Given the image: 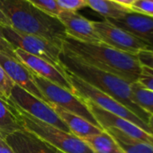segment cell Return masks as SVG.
Listing matches in <instances>:
<instances>
[{
  "label": "cell",
  "instance_id": "27",
  "mask_svg": "<svg viewBox=\"0 0 153 153\" xmlns=\"http://www.w3.org/2000/svg\"><path fill=\"white\" fill-rule=\"evenodd\" d=\"M137 57L142 66L153 69V50L140 51L138 53Z\"/></svg>",
  "mask_w": 153,
  "mask_h": 153
},
{
  "label": "cell",
  "instance_id": "29",
  "mask_svg": "<svg viewBox=\"0 0 153 153\" xmlns=\"http://www.w3.org/2000/svg\"><path fill=\"white\" fill-rule=\"evenodd\" d=\"M0 153H16L1 135H0Z\"/></svg>",
  "mask_w": 153,
  "mask_h": 153
},
{
  "label": "cell",
  "instance_id": "7",
  "mask_svg": "<svg viewBox=\"0 0 153 153\" xmlns=\"http://www.w3.org/2000/svg\"><path fill=\"white\" fill-rule=\"evenodd\" d=\"M33 78L34 83L36 84L49 105H55L69 113L83 117L92 124L101 128V126L98 124L92 113L90 112L84 99L61 87H59L44 79L40 78L34 74H33Z\"/></svg>",
  "mask_w": 153,
  "mask_h": 153
},
{
  "label": "cell",
  "instance_id": "26",
  "mask_svg": "<svg viewBox=\"0 0 153 153\" xmlns=\"http://www.w3.org/2000/svg\"><path fill=\"white\" fill-rule=\"evenodd\" d=\"M141 86L153 92V69L142 66L141 73L138 81Z\"/></svg>",
  "mask_w": 153,
  "mask_h": 153
},
{
  "label": "cell",
  "instance_id": "28",
  "mask_svg": "<svg viewBox=\"0 0 153 153\" xmlns=\"http://www.w3.org/2000/svg\"><path fill=\"white\" fill-rule=\"evenodd\" d=\"M15 50L16 49L5 39L1 31H0V52L16 59V54H15Z\"/></svg>",
  "mask_w": 153,
  "mask_h": 153
},
{
  "label": "cell",
  "instance_id": "13",
  "mask_svg": "<svg viewBox=\"0 0 153 153\" xmlns=\"http://www.w3.org/2000/svg\"><path fill=\"white\" fill-rule=\"evenodd\" d=\"M126 31L153 49V17L136 12H129L114 19H105Z\"/></svg>",
  "mask_w": 153,
  "mask_h": 153
},
{
  "label": "cell",
  "instance_id": "33",
  "mask_svg": "<svg viewBox=\"0 0 153 153\" xmlns=\"http://www.w3.org/2000/svg\"><path fill=\"white\" fill-rule=\"evenodd\" d=\"M59 153H62V152H60V151H59Z\"/></svg>",
  "mask_w": 153,
  "mask_h": 153
},
{
  "label": "cell",
  "instance_id": "12",
  "mask_svg": "<svg viewBox=\"0 0 153 153\" xmlns=\"http://www.w3.org/2000/svg\"><path fill=\"white\" fill-rule=\"evenodd\" d=\"M57 18L63 25L68 37L81 42H102L94 28L93 21L78 12L62 11Z\"/></svg>",
  "mask_w": 153,
  "mask_h": 153
},
{
  "label": "cell",
  "instance_id": "15",
  "mask_svg": "<svg viewBox=\"0 0 153 153\" xmlns=\"http://www.w3.org/2000/svg\"><path fill=\"white\" fill-rule=\"evenodd\" d=\"M16 153H59V151L44 142L33 133L23 129L4 136Z\"/></svg>",
  "mask_w": 153,
  "mask_h": 153
},
{
  "label": "cell",
  "instance_id": "25",
  "mask_svg": "<svg viewBox=\"0 0 153 153\" xmlns=\"http://www.w3.org/2000/svg\"><path fill=\"white\" fill-rule=\"evenodd\" d=\"M130 8L133 12L153 17V2L151 0H136Z\"/></svg>",
  "mask_w": 153,
  "mask_h": 153
},
{
  "label": "cell",
  "instance_id": "16",
  "mask_svg": "<svg viewBox=\"0 0 153 153\" xmlns=\"http://www.w3.org/2000/svg\"><path fill=\"white\" fill-rule=\"evenodd\" d=\"M50 105L53 108V110L56 112L59 117L66 123L70 132L76 137H79L80 139H84L92 135L98 134L102 131H104L102 128L92 124L91 123H89L83 117H80L72 113H69L55 105L51 104Z\"/></svg>",
  "mask_w": 153,
  "mask_h": 153
},
{
  "label": "cell",
  "instance_id": "1",
  "mask_svg": "<svg viewBox=\"0 0 153 153\" xmlns=\"http://www.w3.org/2000/svg\"><path fill=\"white\" fill-rule=\"evenodd\" d=\"M62 50L98 69L115 75L129 83L137 82L142 65L137 55L121 51L103 42L88 43L66 37Z\"/></svg>",
  "mask_w": 153,
  "mask_h": 153
},
{
  "label": "cell",
  "instance_id": "24",
  "mask_svg": "<svg viewBox=\"0 0 153 153\" xmlns=\"http://www.w3.org/2000/svg\"><path fill=\"white\" fill-rule=\"evenodd\" d=\"M56 3L62 11L69 12H76L88 7L85 0H56Z\"/></svg>",
  "mask_w": 153,
  "mask_h": 153
},
{
  "label": "cell",
  "instance_id": "18",
  "mask_svg": "<svg viewBox=\"0 0 153 153\" xmlns=\"http://www.w3.org/2000/svg\"><path fill=\"white\" fill-rule=\"evenodd\" d=\"M105 130L117 142L124 153H153V145L133 139L114 128Z\"/></svg>",
  "mask_w": 153,
  "mask_h": 153
},
{
  "label": "cell",
  "instance_id": "8",
  "mask_svg": "<svg viewBox=\"0 0 153 153\" xmlns=\"http://www.w3.org/2000/svg\"><path fill=\"white\" fill-rule=\"evenodd\" d=\"M9 100L16 106L22 109L26 114L33 116L34 118L62 131L70 132L68 127L59 117L51 106L25 89L15 85Z\"/></svg>",
  "mask_w": 153,
  "mask_h": 153
},
{
  "label": "cell",
  "instance_id": "19",
  "mask_svg": "<svg viewBox=\"0 0 153 153\" xmlns=\"http://www.w3.org/2000/svg\"><path fill=\"white\" fill-rule=\"evenodd\" d=\"M95 153H124L115 140L105 131L82 139Z\"/></svg>",
  "mask_w": 153,
  "mask_h": 153
},
{
  "label": "cell",
  "instance_id": "9",
  "mask_svg": "<svg viewBox=\"0 0 153 153\" xmlns=\"http://www.w3.org/2000/svg\"><path fill=\"white\" fill-rule=\"evenodd\" d=\"M93 25L101 42L116 50L133 55H138L140 51L153 50L138 38L106 20L93 21Z\"/></svg>",
  "mask_w": 153,
  "mask_h": 153
},
{
  "label": "cell",
  "instance_id": "4",
  "mask_svg": "<svg viewBox=\"0 0 153 153\" xmlns=\"http://www.w3.org/2000/svg\"><path fill=\"white\" fill-rule=\"evenodd\" d=\"M13 105L17 112L23 128L33 133L59 151L62 153H95L82 139L43 123L26 114L14 104Z\"/></svg>",
  "mask_w": 153,
  "mask_h": 153
},
{
  "label": "cell",
  "instance_id": "23",
  "mask_svg": "<svg viewBox=\"0 0 153 153\" xmlns=\"http://www.w3.org/2000/svg\"><path fill=\"white\" fill-rule=\"evenodd\" d=\"M14 87V82L8 76L6 70L0 65V97L9 101Z\"/></svg>",
  "mask_w": 153,
  "mask_h": 153
},
{
  "label": "cell",
  "instance_id": "22",
  "mask_svg": "<svg viewBox=\"0 0 153 153\" xmlns=\"http://www.w3.org/2000/svg\"><path fill=\"white\" fill-rule=\"evenodd\" d=\"M27 1L40 11L54 17H58L62 12L58 7L56 0H27Z\"/></svg>",
  "mask_w": 153,
  "mask_h": 153
},
{
  "label": "cell",
  "instance_id": "2",
  "mask_svg": "<svg viewBox=\"0 0 153 153\" xmlns=\"http://www.w3.org/2000/svg\"><path fill=\"white\" fill-rule=\"evenodd\" d=\"M59 61L61 67L66 71L110 96L148 124L150 114L135 103L131 89V83L115 75L88 65L79 59L65 52L63 50L59 56Z\"/></svg>",
  "mask_w": 153,
  "mask_h": 153
},
{
  "label": "cell",
  "instance_id": "10",
  "mask_svg": "<svg viewBox=\"0 0 153 153\" xmlns=\"http://www.w3.org/2000/svg\"><path fill=\"white\" fill-rule=\"evenodd\" d=\"M15 54L16 59L33 74L74 93L73 88L67 76V73L62 67H57L47 60L31 55L21 49H16Z\"/></svg>",
  "mask_w": 153,
  "mask_h": 153
},
{
  "label": "cell",
  "instance_id": "34",
  "mask_svg": "<svg viewBox=\"0 0 153 153\" xmlns=\"http://www.w3.org/2000/svg\"><path fill=\"white\" fill-rule=\"evenodd\" d=\"M151 1H152V2H153V0H151Z\"/></svg>",
  "mask_w": 153,
  "mask_h": 153
},
{
  "label": "cell",
  "instance_id": "5",
  "mask_svg": "<svg viewBox=\"0 0 153 153\" xmlns=\"http://www.w3.org/2000/svg\"><path fill=\"white\" fill-rule=\"evenodd\" d=\"M66 73L68 79L73 88L74 94H76V96H79V97H81L86 101L92 102L96 105L99 106L100 108L113 114H115L117 116H120L122 118H124L131 122L132 123L138 125L147 132L153 135V131L150 130L149 126L147 123H145L140 118H139L135 114L130 111L127 107H125L123 105H122L121 103H119L110 96L101 92L100 90L84 82L80 79L76 78V76L72 75L71 73L68 71H66Z\"/></svg>",
  "mask_w": 153,
  "mask_h": 153
},
{
  "label": "cell",
  "instance_id": "31",
  "mask_svg": "<svg viewBox=\"0 0 153 153\" xmlns=\"http://www.w3.org/2000/svg\"><path fill=\"white\" fill-rule=\"evenodd\" d=\"M0 26H10V24L4 14L0 10Z\"/></svg>",
  "mask_w": 153,
  "mask_h": 153
},
{
  "label": "cell",
  "instance_id": "11",
  "mask_svg": "<svg viewBox=\"0 0 153 153\" xmlns=\"http://www.w3.org/2000/svg\"><path fill=\"white\" fill-rule=\"evenodd\" d=\"M86 103L90 112L92 113L93 116L95 117V119L97 120V122L98 123V124L101 126L102 129L114 128L129 137L153 145L152 134L147 132L146 131H144L138 125L132 123L131 122L100 108L99 106L96 105L92 102L86 101Z\"/></svg>",
  "mask_w": 153,
  "mask_h": 153
},
{
  "label": "cell",
  "instance_id": "21",
  "mask_svg": "<svg viewBox=\"0 0 153 153\" xmlns=\"http://www.w3.org/2000/svg\"><path fill=\"white\" fill-rule=\"evenodd\" d=\"M135 103L150 115H153V92L141 86L139 82L131 84Z\"/></svg>",
  "mask_w": 153,
  "mask_h": 153
},
{
  "label": "cell",
  "instance_id": "30",
  "mask_svg": "<svg viewBox=\"0 0 153 153\" xmlns=\"http://www.w3.org/2000/svg\"><path fill=\"white\" fill-rule=\"evenodd\" d=\"M112 1L115 2V3H118L122 6H124V7H131V6L136 1V0H112Z\"/></svg>",
  "mask_w": 153,
  "mask_h": 153
},
{
  "label": "cell",
  "instance_id": "17",
  "mask_svg": "<svg viewBox=\"0 0 153 153\" xmlns=\"http://www.w3.org/2000/svg\"><path fill=\"white\" fill-rule=\"evenodd\" d=\"M23 129L17 112L11 101L0 97V135L4 137Z\"/></svg>",
  "mask_w": 153,
  "mask_h": 153
},
{
  "label": "cell",
  "instance_id": "3",
  "mask_svg": "<svg viewBox=\"0 0 153 153\" xmlns=\"http://www.w3.org/2000/svg\"><path fill=\"white\" fill-rule=\"evenodd\" d=\"M0 10L12 28L62 47L67 34L57 17L40 11L27 0H0Z\"/></svg>",
  "mask_w": 153,
  "mask_h": 153
},
{
  "label": "cell",
  "instance_id": "6",
  "mask_svg": "<svg viewBox=\"0 0 153 153\" xmlns=\"http://www.w3.org/2000/svg\"><path fill=\"white\" fill-rule=\"evenodd\" d=\"M0 31L15 49H21L57 67H61L59 56L62 52V47L40 36L19 32L11 26H0Z\"/></svg>",
  "mask_w": 153,
  "mask_h": 153
},
{
  "label": "cell",
  "instance_id": "20",
  "mask_svg": "<svg viewBox=\"0 0 153 153\" xmlns=\"http://www.w3.org/2000/svg\"><path fill=\"white\" fill-rule=\"evenodd\" d=\"M87 6L98 13L105 19H114L131 12V8L115 3L112 0H85Z\"/></svg>",
  "mask_w": 153,
  "mask_h": 153
},
{
  "label": "cell",
  "instance_id": "32",
  "mask_svg": "<svg viewBox=\"0 0 153 153\" xmlns=\"http://www.w3.org/2000/svg\"><path fill=\"white\" fill-rule=\"evenodd\" d=\"M148 124L150 128V130L153 131V115H150L149 118V122H148Z\"/></svg>",
  "mask_w": 153,
  "mask_h": 153
},
{
  "label": "cell",
  "instance_id": "14",
  "mask_svg": "<svg viewBox=\"0 0 153 153\" xmlns=\"http://www.w3.org/2000/svg\"><path fill=\"white\" fill-rule=\"evenodd\" d=\"M0 65L6 70L7 74L16 86L25 89L40 100L48 104L47 100L34 83L33 73L21 61L16 58L0 52Z\"/></svg>",
  "mask_w": 153,
  "mask_h": 153
}]
</instances>
